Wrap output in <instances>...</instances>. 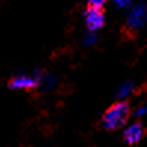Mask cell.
<instances>
[{"instance_id": "ba28073f", "label": "cell", "mask_w": 147, "mask_h": 147, "mask_svg": "<svg viewBox=\"0 0 147 147\" xmlns=\"http://www.w3.org/2000/svg\"><path fill=\"white\" fill-rule=\"evenodd\" d=\"M95 40H97V37H95V34H94V31H89L88 34L85 36V45H92V43H95Z\"/></svg>"}, {"instance_id": "8992f818", "label": "cell", "mask_w": 147, "mask_h": 147, "mask_svg": "<svg viewBox=\"0 0 147 147\" xmlns=\"http://www.w3.org/2000/svg\"><path fill=\"white\" fill-rule=\"evenodd\" d=\"M55 83H57V80H55V77L52 74H46V76L42 77V85H43L45 89H52L55 86Z\"/></svg>"}, {"instance_id": "6da1fadb", "label": "cell", "mask_w": 147, "mask_h": 147, "mask_svg": "<svg viewBox=\"0 0 147 147\" xmlns=\"http://www.w3.org/2000/svg\"><path fill=\"white\" fill-rule=\"evenodd\" d=\"M129 113H131V110H129L128 102L117 101L106 110L104 116H102V126L106 129H110V131L123 126L129 117Z\"/></svg>"}, {"instance_id": "5b68a950", "label": "cell", "mask_w": 147, "mask_h": 147, "mask_svg": "<svg viewBox=\"0 0 147 147\" xmlns=\"http://www.w3.org/2000/svg\"><path fill=\"white\" fill-rule=\"evenodd\" d=\"M146 7L144 6H137L135 9H132L131 15H129V20H128V24L131 25L132 28H138L141 27L146 21Z\"/></svg>"}, {"instance_id": "52a82bcc", "label": "cell", "mask_w": 147, "mask_h": 147, "mask_svg": "<svg viewBox=\"0 0 147 147\" xmlns=\"http://www.w3.org/2000/svg\"><path fill=\"white\" fill-rule=\"evenodd\" d=\"M106 2L107 0H88V6L89 7H100L101 9V7L106 5Z\"/></svg>"}, {"instance_id": "7a4b0ae2", "label": "cell", "mask_w": 147, "mask_h": 147, "mask_svg": "<svg viewBox=\"0 0 147 147\" xmlns=\"http://www.w3.org/2000/svg\"><path fill=\"white\" fill-rule=\"evenodd\" d=\"M85 24L89 31H97L104 25V13L100 7H88L85 11Z\"/></svg>"}, {"instance_id": "9c48e42d", "label": "cell", "mask_w": 147, "mask_h": 147, "mask_svg": "<svg viewBox=\"0 0 147 147\" xmlns=\"http://www.w3.org/2000/svg\"><path fill=\"white\" fill-rule=\"evenodd\" d=\"M129 91H131V85H123L122 88H120V91H119V97H126V95L129 94Z\"/></svg>"}, {"instance_id": "3957f363", "label": "cell", "mask_w": 147, "mask_h": 147, "mask_svg": "<svg viewBox=\"0 0 147 147\" xmlns=\"http://www.w3.org/2000/svg\"><path fill=\"white\" fill-rule=\"evenodd\" d=\"M40 80V77L36 74H18L11 82V88L13 89H30L34 88Z\"/></svg>"}, {"instance_id": "30bf717a", "label": "cell", "mask_w": 147, "mask_h": 147, "mask_svg": "<svg viewBox=\"0 0 147 147\" xmlns=\"http://www.w3.org/2000/svg\"><path fill=\"white\" fill-rule=\"evenodd\" d=\"M113 3H116L117 6H120V7H123V6H128V3H129V0H111Z\"/></svg>"}, {"instance_id": "277c9868", "label": "cell", "mask_w": 147, "mask_h": 147, "mask_svg": "<svg viewBox=\"0 0 147 147\" xmlns=\"http://www.w3.org/2000/svg\"><path fill=\"white\" fill-rule=\"evenodd\" d=\"M144 135H146L144 126H143L140 122H135V123L129 125V126L125 129V132H123V140H125L128 144H137Z\"/></svg>"}]
</instances>
